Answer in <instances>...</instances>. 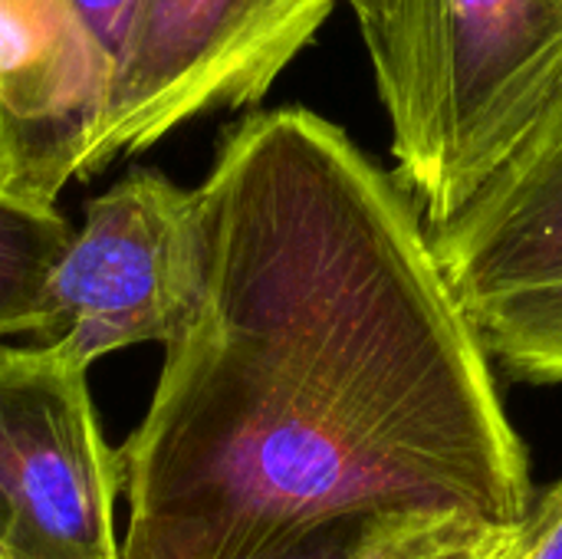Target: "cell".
I'll list each match as a JSON object with an SVG mask.
<instances>
[{"label": "cell", "mask_w": 562, "mask_h": 559, "mask_svg": "<svg viewBox=\"0 0 562 559\" xmlns=\"http://www.w3.org/2000/svg\"><path fill=\"white\" fill-rule=\"evenodd\" d=\"M207 277L119 448V559H254L329 524L517 527L530 455L431 231L336 122L250 112L194 188Z\"/></svg>", "instance_id": "cell-1"}, {"label": "cell", "mask_w": 562, "mask_h": 559, "mask_svg": "<svg viewBox=\"0 0 562 559\" xmlns=\"http://www.w3.org/2000/svg\"><path fill=\"white\" fill-rule=\"evenodd\" d=\"M392 128L395 181L448 227L562 99V0H346Z\"/></svg>", "instance_id": "cell-2"}, {"label": "cell", "mask_w": 562, "mask_h": 559, "mask_svg": "<svg viewBox=\"0 0 562 559\" xmlns=\"http://www.w3.org/2000/svg\"><path fill=\"white\" fill-rule=\"evenodd\" d=\"M207 247L198 194L138 168L86 204L56 264L33 346L89 372L109 353L178 343L198 320Z\"/></svg>", "instance_id": "cell-3"}, {"label": "cell", "mask_w": 562, "mask_h": 559, "mask_svg": "<svg viewBox=\"0 0 562 559\" xmlns=\"http://www.w3.org/2000/svg\"><path fill=\"white\" fill-rule=\"evenodd\" d=\"M339 0H138L89 178L214 109L257 105Z\"/></svg>", "instance_id": "cell-4"}, {"label": "cell", "mask_w": 562, "mask_h": 559, "mask_svg": "<svg viewBox=\"0 0 562 559\" xmlns=\"http://www.w3.org/2000/svg\"><path fill=\"white\" fill-rule=\"evenodd\" d=\"M122 488L86 369L40 346H0V537L16 559H119Z\"/></svg>", "instance_id": "cell-5"}, {"label": "cell", "mask_w": 562, "mask_h": 559, "mask_svg": "<svg viewBox=\"0 0 562 559\" xmlns=\"http://www.w3.org/2000/svg\"><path fill=\"white\" fill-rule=\"evenodd\" d=\"M115 63L72 0H0V191L56 208L89 178Z\"/></svg>", "instance_id": "cell-6"}, {"label": "cell", "mask_w": 562, "mask_h": 559, "mask_svg": "<svg viewBox=\"0 0 562 559\" xmlns=\"http://www.w3.org/2000/svg\"><path fill=\"white\" fill-rule=\"evenodd\" d=\"M431 244L468 313L562 287V99L477 201L431 231Z\"/></svg>", "instance_id": "cell-7"}, {"label": "cell", "mask_w": 562, "mask_h": 559, "mask_svg": "<svg viewBox=\"0 0 562 559\" xmlns=\"http://www.w3.org/2000/svg\"><path fill=\"white\" fill-rule=\"evenodd\" d=\"M72 241L56 208H40L0 191V339L33 333L43 290Z\"/></svg>", "instance_id": "cell-8"}, {"label": "cell", "mask_w": 562, "mask_h": 559, "mask_svg": "<svg viewBox=\"0 0 562 559\" xmlns=\"http://www.w3.org/2000/svg\"><path fill=\"white\" fill-rule=\"evenodd\" d=\"M484 349L514 379L530 385L562 382V287L494 300L471 310Z\"/></svg>", "instance_id": "cell-9"}, {"label": "cell", "mask_w": 562, "mask_h": 559, "mask_svg": "<svg viewBox=\"0 0 562 559\" xmlns=\"http://www.w3.org/2000/svg\"><path fill=\"white\" fill-rule=\"evenodd\" d=\"M524 524H484L468 517L392 521L369 559H520Z\"/></svg>", "instance_id": "cell-10"}, {"label": "cell", "mask_w": 562, "mask_h": 559, "mask_svg": "<svg viewBox=\"0 0 562 559\" xmlns=\"http://www.w3.org/2000/svg\"><path fill=\"white\" fill-rule=\"evenodd\" d=\"M392 521H369V524H329L319 530H310L303 537H293L270 554L254 559H369L382 530Z\"/></svg>", "instance_id": "cell-11"}, {"label": "cell", "mask_w": 562, "mask_h": 559, "mask_svg": "<svg viewBox=\"0 0 562 559\" xmlns=\"http://www.w3.org/2000/svg\"><path fill=\"white\" fill-rule=\"evenodd\" d=\"M520 559H562V478L537 494L524 521Z\"/></svg>", "instance_id": "cell-12"}, {"label": "cell", "mask_w": 562, "mask_h": 559, "mask_svg": "<svg viewBox=\"0 0 562 559\" xmlns=\"http://www.w3.org/2000/svg\"><path fill=\"white\" fill-rule=\"evenodd\" d=\"M135 3L138 0H72L76 13L86 20V26L99 40V46L112 56V63L119 59V49H122L125 33H128Z\"/></svg>", "instance_id": "cell-13"}, {"label": "cell", "mask_w": 562, "mask_h": 559, "mask_svg": "<svg viewBox=\"0 0 562 559\" xmlns=\"http://www.w3.org/2000/svg\"><path fill=\"white\" fill-rule=\"evenodd\" d=\"M0 559H16V554L7 547V540H3V537H0Z\"/></svg>", "instance_id": "cell-14"}]
</instances>
